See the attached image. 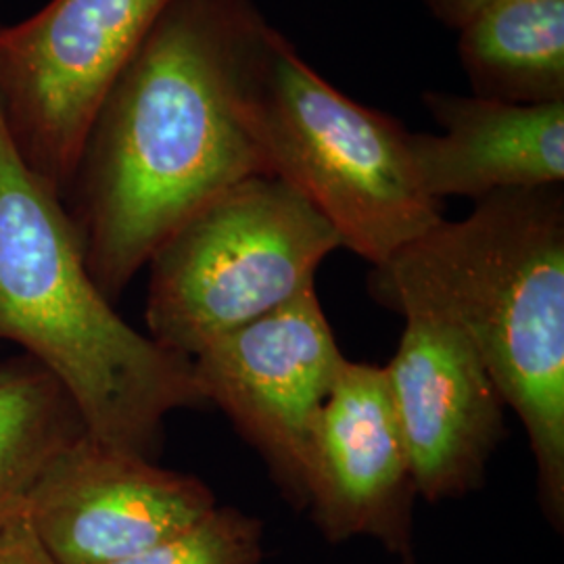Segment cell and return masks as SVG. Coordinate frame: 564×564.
I'll list each match as a JSON object with an SVG mask.
<instances>
[{"label": "cell", "instance_id": "5", "mask_svg": "<svg viewBox=\"0 0 564 564\" xmlns=\"http://www.w3.org/2000/svg\"><path fill=\"white\" fill-rule=\"evenodd\" d=\"M343 247L335 228L270 174L237 182L151 258V339L193 360L207 345L316 289L318 265Z\"/></svg>", "mask_w": 564, "mask_h": 564}, {"label": "cell", "instance_id": "8", "mask_svg": "<svg viewBox=\"0 0 564 564\" xmlns=\"http://www.w3.org/2000/svg\"><path fill=\"white\" fill-rule=\"evenodd\" d=\"M216 502L193 475L88 433L48 464L23 519L57 564H111L197 523Z\"/></svg>", "mask_w": 564, "mask_h": 564}, {"label": "cell", "instance_id": "16", "mask_svg": "<svg viewBox=\"0 0 564 564\" xmlns=\"http://www.w3.org/2000/svg\"><path fill=\"white\" fill-rule=\"evenodd\" d=\"M500 0H426L431 11L445 21L449 28L460 30L464 23L473 20L485 7Z\"/></svg>", "mask_w": 564, "mask_h": 564}, {"label": "cell", "instance_id": "7", "mask_svg": "<svg viewBox=\"0 0 564 564\" xmlns=\"http://www.w3.org/2000/svg\"><path fill=\"white\" fill-rule=\"evenodd\" d=\"M343 360L316 289L191 360L203 402L216 403L260 452L297 510L307 500L312 429Z\"/></svg>", "mask_w": 564, "mask_h": 564}, {"label": "cell", "instance_id": "11", "mask_svg": "<svg viewBox=\"0 0 564 564\" xmlns=\"http://www.w3.org/2000/svg\"><path fill=\"white\" fill-rule=\"evenodd\" d=\"M423 101L444 134L410 132L408 149L433 202L563 184L564 101L514 105L437 90Z\"/></svg>", "mask_w": 564, "mask_h": 564}, {"label": "cell", "instance_id": "15", "mask_svg": "<svg viewBox=\"0 0 564 564\" xmlns=\"http://www.w3.org/2000/svg\"><path fill=\"white\" fill-rule=\"evenodd\" d=\"M0 564H57L25 519L0 529Z\"/></svg>", "mask_w": 564, "mask_h": 564}, {"label": "cell", "instance_id": "6", "mask_svg": "<svg viewBox=\"0 0 564 564\" xmlns=\"http://www.w3.org/2000/svg\"><path fill=\"white\" fill-rule=\"evenodd\" d=\"M174 0H51L0 28V116L55 193L76 178L111 86Z\"/></svg>", "mask_w": 564, "mask_h": 564}, {"label": "cell", "instance_id": "10", "mask_svg": "<svg viewBox=\"0 0 564 564\" xmlns=\"http://www.w3.org/2000/svg\"><path fill=\"white\" fill-rule=\"evenodd\" d=\"M384 368L419 498L431 505L477 491L505 442V398L463 333L408 314Z\"/></svg>", "mask_w": 564, "mask_h": 564}, {"label": "cell", "instance_id": "4", "mask_svg": "<svg viewBox=\"0 0 564 564\" xmlns=\"http://www.w3.org/2000/svg\"><path fill=\"white\" fill-rule=\"evenodd\" d=\"M241 118L265 174L372 265L444 218L416 178L402 123L343 95L263 18L242 55Z\"/></svg>", "mask_w": 564, "mask_h": 564}, {"label": "cell", "instance_id": "14", "mask_svg": "<svg viewBox=\"0 0 564 564\" xmlns=\"http://www.w3.org/2000/svg\"><path fill=\"white\" fill-rule=\"evenodd\" d=\"M262 558V521L216 505L181 533L111 564H260Z\"/></svg>", "mask_w": 564, "mask_h": 564}, {"label": "cell", "instance_id": "12", "mask_svg": "<svg viewBox=\"0 0 564 564\" xmlns=\"http://www.w3.org/2000/svg\"><path fill=\"white\" fill-rule=\"evenodd\" d=\"M458 32V55L477 97L564 101V0H500Z\"/></svg>", "mask_w": 564, "mask_h": 564}, {"label": "cell", "instance_id": "17", "mask_svg": "<svg viewBox=\"0 0 564 564\" xmlns=\"http://www.w3.org/2000/svg\"><path fill=\"white\" fill-rule=\"evenodd\" d=\"M393 564H416L414 552H412V554H405V556H400V558H398Z\"/></svg>", "mask_w": 564, "mask_h": 564}, {"label": "cell", "instance_id": "2", "mask_svg": "<svg viewBox=\"0 0 564 564\" xmlns=\"http://www.w3.org/2000/svg\"><path fill=\"white\" fill-rule=\"evenodd\" d=\"M372 300L456 326L523 423L538 502L564 529V195L561 184L481 197L372 265Z\"/></svg>", "mask_w": 564, "mask_h": 564}, {"label": "cell", "instance_id": "3", "mask_svg": "<svg viewBox=\"0 0 564 564\" xmlns=\"http://www.w3.org/2000/svg\"><path fill=\"white\" fill-rule=\"evenodd\" d=\"M0 341L67 391L90 437L151 458L163 421L203 405L193 362L134 330L90 276L78 226L0 116Z\"/></svg>", "mask_w": 564, "mask_h": 564}, {"label": "cell", "instance_id": "13", "mask_svg": "<svg viewBox=\"0 0 564 564\" xmlns=\"http://www.w3.org/2000/svg\"><path fill=\"white\" fill-rule=\"evenodd\" d=\"M86 433L59 381L30 356L0 364V529L23 519L48 464Z\"/></svg>", "mask_w": 564, "mask_h": 564}, {"label": "cell", "instance_id": "1", "mask_svg": "<svg viewBox=\"0 0 564 564\" xmlns=\"http://www.w3.org/2000/svg\"><path fill=\"white\" fill-rule=\"evenodd\" d=\"M260 18L251 0H174L107 93L76 172L84 260L107 300L207 203L265 174L241 118Z\"/></svg>", "mask_w": 564, "mask_h": 564}, {"label": "cell", "instance_id": "9", "mask_svg": "<svg viewBox=\"0 0 564 564\" xmlns=\"http://www.w3.org/2000/svg\"><path fill=\"white\" fill-rule=\"evenodd\" d=\"M416 498L387 370L345 358L312 429L305 510L326 542L368 538L400 558Z\"/></svg>", "mask_w": 564, "mask_h": 564}]
</instances>
